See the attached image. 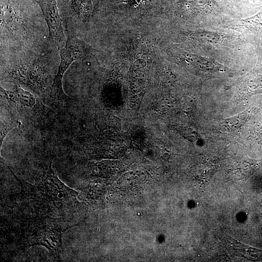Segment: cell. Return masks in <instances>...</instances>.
<instances>
[{"label":"cell","mask_w":262,"mask_h":262,"mask_svg":"<svg viewBox=\"0 0 262 262\" xmlns=\"http://www.w3.org/2000/svg\"><path fill=\"white\" fill-rule=\"evenodd\" d=\"M88 52V47L75 35L69 32L65 46L60 52V63L50 91L51 97L63 101L71 100L63 90L62 81L64 75L73 62L83 58Z\"/></svg>","instance_id":"6da1fadb"},{"label":"cell","mask_w":262,"mask_h":262,"mask_svg":"<svg viewBox=\"0 0 262 262\" xmlns=\"http://www.w3.org/2000/svg\"><path fill=\"white\" fill-rule=\"evenodd\" d=\"M40 7L47 23L51 40L59 48L66 38L56 0H33Z\"/></svg>","instance_id":"7a4b0ae2"},{"label":"cell","mask_w":262,"mask_h":262,"mask_svg":"<svg viewBox=\"0 0 262 262\" xmlns=\"http://www.w3.org/2000/svg\"><path fill=\"white\" fill-rule=\"evenodd\" d=\"M39 188L43 191L49 200L52 202L66 203L73 198H75L77 193L66 187L54 173L51 167V163L46 172V175Z\"/></svg>","instance_id":"3957f363"},{"label":"cell","mask_w":262,"mask_h":262,"mask_svg":"<svg viewBox=\"0 0 262 262\" xmlns=\"http://www.w3.org/2000/svg\"><path fill=\"white\" fill-rule=\"evenodd\" d=\"M71 227H66L56 223L50 224L40 231L34 244L42 245L55 254H59L61 248V238L64 232Z\"/></svg>","instance_id":"277c9868"},{"label":"cell","mask_w":262,"mask_h":262,"mask_svg":"<svg viewBox=\"0 0 262 262\" xmlns=\"http://www.w3.org/2000/svg\"><path fill=\"white\" fill-rule=\"evenodd\" d=\"M59 9L74 19L84 21L92 11L91 0H59Z\"/></svg>","instance_id":"5b68a950"},{"label":"cell","mask_w":262,"mask_h":262,"mask_svg":"<svg viewBox=\"0 0 262 262\" xmlns=\"http://www.w3.org/2000/svg\"><path fill=\"white\" fill-rule=\"evenodd\" d=\"M245 87L248 93L262 94V51H258V61L253 69L247 75Z\"/></svg>","instance_id":"8992f818"},{"label":"cell","mask_w":262,"mask_h":262,"mask_svg":"<svg viewBox=\"0 0 262 262\" xmlns=\"http://www.w3.org/2000/svg\"><path fill=\"white\" fill-rule=\"evenodd\" d=\"M229 26L236 30L253 35H262V10L252 17L233 20Z\"/></svg>","instance_id":"52a82bcc"},{"label":"cell","mask_w":262,"mask_h":262,"mask_svg":"<svg viewBox=\"0 0 262 262\" xmlns=\"http://www.w3.org/2000/svg\"><path fill=\"white\" fill-rule=\"evenodd\" d=\"M227 245L233 253L250 261L262 259V250L250 247L226 235Z\"/></svg>","instance_id":"ba28073f"},{"label":"cell","mask_w":262,"mask_h":262,"mask_svg":"<svg viewBox=\"0 0 262 262\" xmlns=\"http://www.w3.org/2000/svg\"><path fill=\"white\" fill-rule=\"evenodd\" d=\"M1 95L11 101L20 104L27 108H33L36 103V99L30 92L17 86L13 91H7L0 87Z\"/></svg>","instance_id":"9c48e42d"},{"label":"cell","mask_w":262,"mask_h":262,"mask_svg":"<svg viewBox=\"0 0 262 262\" xmlns=\"http://www.w3.org/2000/svg\"><path fill=\"white\" fill-rule=\"evenodd\" d=\"M262 165V160L247 159L244 161L237 169L239 177L241 179H246L252 175Z\"/></svg>","instance_id":"30bf717a"},{"label":"cell","mask_w":262,"mask_h":262,"mask_svg":"<svg viewBox=\"0 0 262 262\" xmlns=\"http://www.w3.org/2000/svg\"><path fill=\"white\" fill-rule=\"evenodd\" d=\"M18 125V122L12 120L7 121L1 117L0 120V147L3 144L7 134L13 128H16Z\"/></svg>","instance_id":"8fae6325"}]
</instances>
